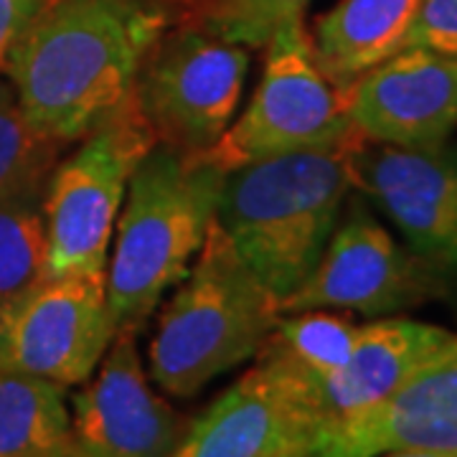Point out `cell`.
Instances as JSON below:
<instances>
[{
  "label": "cell",
  "instance_id": "cell-2",
  "mask_svg": "<svg viewBox=\"0 0 457 457\" xmlns=\"http://www.w3.org/2000/svg\"><path fill=\"white\" fill-rule=\"evenodd\" d=\"M361 137L264 158L224 173L216 221L239 257L278 300L297 290L320 260L353 186Z\"/></svg>",
  "mask_w": 457,
  "mask_h": 457
},
{
  "label": "cell",
  "instance_id": "cell-18",
  "mask_svg": "<svg viewBox=\"0 0 457 457\" xmlns=\"http://www.w3.org/2000/svg\"><path fill=\"white\" fill-rule=\"evenodd\" d=\"M62 147L26 117L13 84L0 79V201L46 191Z\"/></svg>",
  "mask_w": 457,
  "mask_h": 457
},
{
  "label": "cell",
  "instance_id": "cell-16",
  "mask_svg": "<svg viewBox=\"0 0 457 457\" xmlns=\"http://www.w3.org/2000/svg\"><path fill=\"white\" fill-rule=\"evenodd\" d=\"M422 0H341L315 21L312 56L336 89L402 51Z\"/></svg>",
  "mask_w": 457,
  "mask_h": 457
},
{
  "label": "cell",
  "instance_id": "cell-1",
  "mask_svg": "<svg viewBox=\"0 0 457 457\" xmlns=\"http://www.w3.org/2000/svg\"><path fill=\"white\" fill-rule=\"evenodd\" d=\"M170 23V0H49L3 71L38 130L77 143L135 95L147 54Z\"/></svg>",
  "mask_w": 457,
  "mask_h": 457
},
{
  "label": "cell",
  "instance_id": "cell-20",
  "mask_svg": "<svg viewBox=\"0 0 457 457\" xmlns=\"http://www.w3.org/2000/svg\"><path fill=\"white\" fill-rule=\"evenodd\" d=\"M359 326L338 312L303 311L279 315L278 326L264 341L267 348L293 361L311 378L338 371L351 356Z\"/></svg>",
  "mask_w": 457,
  "mask_h": 457
},
{
  "label": "cell",
  "instance_id": "cell-21",
  "mask_svg": "<svg viewBox=\"0 0 457 457\" xmlns=\"http://www.w3.org/2000/svg\"><path fill=\"white\" fill-rule=\"evenodd\" d=\"M311 0H201L194 23L213 36L262 49L282 23L305 16Z\"/></svg>",
  "mask_w": 457,
  "mask_h": 457
},
{
  "label": "cell",
  "instance_id": "cell-10",
  "mask_svg": "<svg viewBox=\"0 0 457 457\" xmlns=\"http://www.w3.org/2000/svg\"><path fill=\"white\" fill-rule=\"evenodd\" d=\"M437 290L435 267L402 249L374 216L353 206L333 228L308 279L279 300V312L351 311L378 318L414 308Z\"/></svg>",
  "mask_w": 457,
  "mask_h": 457
},
{
  "label": "cell",
  "instance_id": "cell-15",
  "mask_svg": "<svg viewBox=\"0 0 457 457\" xmlns=\"http://www.w3.org/2000/svg\"><path fill=\"white\" fill-rule=\"evenodd\" d=\"M455 343L453 330L411 318H378L359 326L351 356L341 369L311 378L323 425L384 402Z\"/></svg>",
  "mask_w": 457,
  "mask_h": 457
},
{
  "label": "cell",
  "instance_id": "cell-9",
  "mask_svg": "<svg viewBox=\"0 0 457 457\" xmlns=\"http://www.w3.org/2000/svg\"><path fill=\"white\" fill-rule=\"evenodd\" d=\"M117 336L104 278H46L0 305V371L87 384Z\"/></svg>",
  "mask_w": 457,
  "mask_h": 457
},
{
  "label": "cell",
  "instance_id": "cell-24",
  "mask_svg": "<svg viewBox=\"0 0 457 457\" xmlns=\"http://www.w3.org/2000/svg\"><path fill=\"white\" fill-rule=\"evenodd\" d=\"M378 457H457V453H440V450H394Z\"/></svg>",
  "mask_w": 457,
  "mask_h": 457
},
{
  "label": "cell",
  "instance_id": "cell-3",
  "mask_svg": "<svg viewBox=\"0 0 457 457\" xmlns=\"http://www.w3.org/2000/svg\"><path fill=\"white\" fill-rule=\"evenodd\" d=\"M224 170L155 143L132 170L104 295L114 330L140 328L188 275L216 219Z\"/></svg>",
  "mask_w": 457,
  "mask_h": 457
},
{
  "label": "cell",
  "instance_id": "cell-7",
  "mask_svg": "<svg viewBox=\"0 0 457 457\" xmlns=\"http://www.w3.org/2000/svg\"><path fill=\"white\" fill-rule=\"evenodd\" d=\"M249 51L198 23L168 29L135 82L140 112L161 145L201 155L231 125L245 89Z\"/></svg>",
  "mask_w": 457,
  "mask_h": 457
},
{
  "label": "cell",
  "instance_id": "cell-13",
  "mask_svg": "<svg viewBox=\"0 0 457 457\" xmlns=\"http://www.w3.org/2000/svg\"><path fill=\"white\" fill-rule=\"evenodd\" d=\"M353 186L374 198L435 270H457V155L445 147L381 145L359 140L351 153Z\"/></svg>",
  "mask_w": 457,
  "mask_h": 457
},
{
  "label": "cell",
  "instance_id": "cell-5",
  "mask_svg": "<svg viewBox=\"0 0 457 457\" xmlns=\"http://www.w3.org/2000/svg\"><path fill=\"white\" fill-rule=\"evenodd\" d=\"M155 143L132 95L56 163L44 191L51 278H104L132 170Z\"/></svg>",
  "mask_w": 457,
  "mask_h": 457
},
{
  "label": "cell",
  "instance_id": "cell-8",
  "mask_svg": "<svg viewBox=\"0 0 457 457\" xmlns=\"http://www.w3.org/2000/svg\"><path fill=\"white\" fill-rule=\"evenodd\" d=\"M257 363L201 417L170 457H312L323 417L311 376L262 345Z\"/></svg>",
  "mask_w": 457,
  "mask_h": 457
},
{
  "label": "cell",
  "instance_id": "cell-6",
  "mask_svg": "<svg viewBox=\"0 0 457 457\" xmlns=\"http://www.w3.org/2000/svg\"><path fill=\"white\" fill-rule=\"evenodd\" d=\"M359 137L343 110L341 89L312 56L305 16L282 23L267 41L264 71L245 114L196 158L234 170L297 150L341 145Z\"/></svg>",
  "mask_w": 457,
  "mask_h": 457
},
{
  "label": "cell",
  "instance_id": "cell-4",
  "mask_svg": "<svg viewBox=\"0 0 457 457\" xmlns=\"http://www.w3.org/2000/svg\"><path fill=\"white\" fill-rule=\"evenodd\" d=\"M279 300L213 219L188 275L161 312L147 351L150 378L191 399L216 376L254 359L279 320Z\"/></svg>",
  "mask_w": 457,
  "mask_h": 457
},
{
  "label": "cell",
  "instance_id": "cell-17",
  "mask_svg": "<svg viewBox=\"0 0 457 457\" xmlns=\"http://www.w3.org/2000/svg\"><path fill=\"white\" fill-rule=\"evenodd\" d=\"M0 457H79L66 386L0 371Z\"/></svg>",
  "mask_w": 457,
  "mask_h": 457
},
{
  "label": "cell",
  "instance_id": "cell-11",
  "mask_svg": "<svg viewBox=\"0 0 457 457\" xmlns=\"http://www.w3.org/2000/svg\"><path fill=\"white\" fill-rule=\"evenodd\" d=\"M191 420L153 392L137 333L120 330L97 371L71 396V440L79 457H170Z\"/></svg>",
  "mask_w": 457,
  "mask_h": 457
},
{
  "label": "cell",
  "instance_id": "cell-23",
  "mask_svg": "<svg viewBox=\"0 0 457 457\" xmlns=\"http://www.w3.org/2000/svg\"><path fill=\"white\" fill-rule=\"evenodd\" d=\"M49 5V0H0V71L23 31Z\"/></svg>",
  "mask_w": 457,
  "mask_h": 457
},
{
  "label": "cell",
  "instance_id": "cell-14",
  "mask_svg": "<svg viewBox=\"0 0 457 457\" xmlns=\"http://www.w3.org/2000/svg\"><path fill=\"white\" fill-rule=\"evenodd\" d=\"M394 450L457 453V343L384 402L320 427L312 457H378Z\"/></svg>",
  "mask_w": 457,
  "mask_h": 457
},
{
  "label": "cell",
  "instance_id": "cell-19",
  "mask_svg": "<svg viewBox=\"0 0 457 457\" xmlns=\"http://www.w3.org/2000/svg\"><path fill=\"white\" fill-rule=\"evenodd\" d=\"M49 278L44 191L0 201V305Z\"/></svg>",
  "mask_w": 457,
  "mask_h": 457
},
{
  "label": "cell",
  "instance_id": "cell-12",
  "mask_svg": "<svg viewBox=\"0 0 457 457\" xmlns=\"http://www.w3.org/2000/svg\"><path fill=\"white\" fill-rule=\"evenodd\" d=\"M361 140L396 147H445L457 130V56L409 46L341 89Z\"/></svg>",
  "mask_w": 457,
  "mask_h": 457
},
{
  "label": "cell",
  "instance_id": "cell-22",
  "mask_svg": "<svg viewBox=\"0 0 457 457\" xmlns=\"http://www.w3.org/2000/svg\"><path fill=\"white\" fill-rule=\"evenodd\" d=\"M457 56V0H422L404 46Z\"/></svg>",
  "mask_w": 457,
  "mask_h": 457
}]
</instances>
